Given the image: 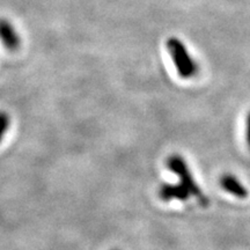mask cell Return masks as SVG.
Listing matches in <instances>:
<instances>
[{
	"label": "cell",
	"mask_w": 250,
	"mask_h": 250,
	"mask_svg": "<svg viewBox=\"0 0 250 250\" xmlns=\"http://www.w3.org/2000/svg\"><path fill=\"white\" fill-rule=\"evenodd\" d=\"M166 45H167L171 61L174 62L179 76L183 79H191L196 77L199 71V66L195 59L191 57L190 52L188 51L187 46L182 41L174 36L169 37Z\"/></svg>",
	"instance_id": "6da1fadb"
},
{
	"label": "cell",
	"mask_w": 250,
	"mask_h": 250,
	"mask_svg": "<svg viewBox=\"0 0 250 250\" xmlns=\"http://www.w3.org/2000/svg\"><path fill=\"white\" fill-rule=\"evenodd\" d=\"M167 167L168 169L171 170L174 174H176L177 176L180 177L181 184H182L183 187H186V189L190 192V195L196 197V198L198 199L199 204L203 206H208V197L202 192L198 184H197L196 181L193 180L191 171H190L186 160H184L182 156L176 154L170 155L167 160Z\"/></svg>",
	"instance_id": "7a4b0ae2"
},
{
	"label": "cell",
	"mask_w": 250,
	"mask_h": 250,
	"mask_svg": "<svg viewBox=\"0 0 250 250\" xmlns=\"http://www.w3.org/2000/svg\"><path fill=\"white\" fill-rule=\"evenodd\" d=\"M0 41L9 51H17L21 45V37L13 23L5 18H0Z\"/></svg>",
	"instance_id": "3957f363"
},
{
	"label": "cell",
	"mask_w": 250,
	"mask_h": 250,
	"mask_svg": "<svg viewBox=\"0 0 250 250\" xmlns=\"http://www.w3.org/2000/svg\"><path fill=\"white\" fill-rule=\"evenodd\" d=\"M191 196L190 192L183 187L182 184H170L164 183L159 189V197L165 202H169L171 199H179V201H187Z\"/></svg>",
	"instance_id": "277c9868"
},
{
	"label": "cell",
	"mask_w": 250,
	"mask_h": 250,
	"mask_svg": "<svg viewBox=\"0 0 250 250\" xmlns=\"http://www.w3.org/2000/svg\"><path fill=\"white\" fill-rule=\"evenodd\" d=\"M220 186L225 191H227L230 195L237 197V198L245 199L248 197V190L245 186L240 182L236 177H234L230 174H225L220 179Z\"/></svg>",
	"instance_id": "5b68a950"
},
{
	"label": "cell",
	"mask_w": 250,
	"mask_h": 250,
	"mask_svg": "<svg viewBox=\"0 0 250 250\" xmlns=\"http://www.w3.org/2000/svg\"><path fill=\"white\" fill-rule=\"evenodd\" d=\"M9 126H11V116L6 111L0 110V144L8 132Z\"/></svg>",
	"instance_id": "8992f818"
},
{
	"label": "cell",
	"mask_w": 250,
	"mask_h": 250,
	"mask_svg": "<svg viewBox=\"0 0 250 250\" xmlns=\"http://www.w3.org/2000/svg\"><path fill=\"white\" fill-rule=\"evenodd\" d=\"M246 140L248 144V147L250 148V111L247 115V121H246Z\"/></svg>",
	"instance_id": "52a82bcc"
},
{
	"label": "cell",
	"mask_w": 250,
	"mask_h": 250,
	"mask_svg": "<svg viewBox=\"0 0 250 250\" xmlns=\"http://www.w3.org/2000/svg\"><path fill=\"white\" fill-rule=\"evenodd\" d=\"M114 250H117V249H114Z\"/></svg>",
	"instance_id": "ba28073f"
}]
</instances>
